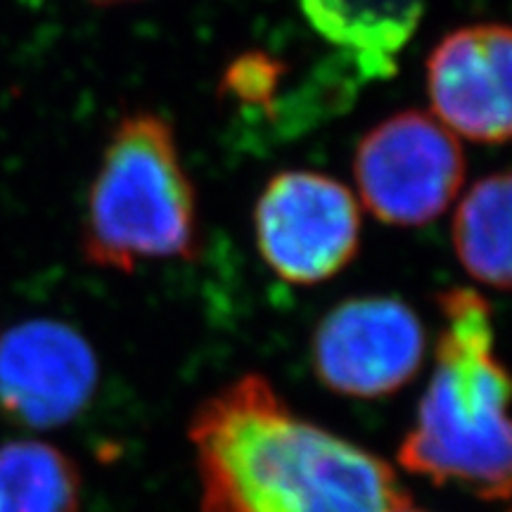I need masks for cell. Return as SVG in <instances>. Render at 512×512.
Masks as SVG:
<instances>
[{
  "label": "cell",
  "instance_id": "1",
  "mask_svg": "<svg viewBox=\"0 0 512 512\" xmlns=\"http://www.w3.org/2000/svg\"><path fill=\"white\" fill-rule=\"evenodd\" d=\"M202 512H394L411 503L387 460L299 418L264 375H242L190 420Z\"/></svg>",
  "mask_w": 512,
  "mask_h": 512
},
{
  "label": "cell",
  "instance_id": "2",
  "mask_svg": "<svg viewBox=\"0 0 512 512\" xmlns=\"http://www.w3.org/2000/svg\"><path fill=\"white\" fill-rule=\"evenodd\" d=\"M437 368L399 463L432 484H460L482 501L510 496V384L496 356L491 304L472 287L439 294Z\"/></svg>",
  "mask_w": 512,
  "mask_h": 512
},
{
  "label": "cell",
  "instance_id": "3",
  "mask_svg": "<svg viewBox=\"0 0 512 512\" xmlns=\"http://www.w3.org/2000/svg\"><path fill=\"white\" fill-rule=\"evenodd\" d=\"M81 249L88 264L133 273L145 259H192L197 200L174 128L159 114L121 119L88 195Z\"/></svg>",
  "mask_w": 512,
  "mask_h": 512
},
{
  "label": "cell",
  "instance_id": "4",
  "mask_svg": "<svg viewBox=\"0 0 512 512\" xmlns=\"http://www.w3.org/2000/svg\"><path fill=\"white\" fill-rule=\"evenodd\" d=\"M361 200L387 226L418 228L451 207L465 181L458 138L430 114L399 112L358 143Z\"/></svg>",
  "mask_w": 512,
  "mask_h": 512
},
{
  "label": "cell",
  "instance_id": "5",
  "mask_svg": "<svg viewBox=\"0 0 512 512\" xmlns=\"http://www.w3.org/2000/svg\"><path fill=\"white\" fill-rule=\"evenodd\" d=\"M256 247L290 285H318L361 245V207L347 185L316 171L273 176L254 207Z\"/></svg>",
  "mask_w": 512,
  "mask_h": 512
},
{
  "label": "cell",
  "instance_id": "6",
  "mask_svg": "<svg viewBox=\"0 0 512 512\" xmlns=\"http://www.w3.org/2000/svg\"><path fill=\"white\" fill-rule=\"evenodd\" d=\"M425 349L422 320L406 302L354 297L320 318L311 337V363L330 392L382 399L418 375Z\"/></svg>",
  "mask_w": 512,
  "mask_h": 512
},
{
  "label": "cell",
  "instance_id": "7",
  "mask_svg": "<svg viewBox=\"0 0 512 512\" xmlns=\"http://www.w3.org/2000/svg\"><path fill=\"white\" fill-rule=\"evenodd\" d=\"M98 356L62 320H27L0 339V411L29 430H53L86 411Z\"/></svg>",
  "mask_w": 512,
  "mask_h": 512
},
{
  "label": "cell",
  "instance_id": "8",
  "mask_svg": "<svg viewBox=\"0 0 512 512\" xmlns=\"http://www.w3.org/2000/svg\"><path fill=\"white\" fill-rule=\"evenodd\" d=\"M432 110L448 131L505 143L512 119V36L503 24H475L441 38L427 60Z\"/></svg>",
  "mask_w": 512,
  "mask_h": 512
},
{
  "label": "cell",
  "instance_id": "9",
  "mask_svg": "<svg viewBox=\"0 0 512 512\" xmlns=\"http://www.w3.org/2000/svg\"><path fill=\"white\" fill-rule=\"evenodd\" d=\"M306 22L356 62L361 76L387 79L418 31L427 0H299Z\"/></svg>",
  "mask_w": 512,
  "mask_h": 512
},
{
  "label": "cell",
  "instance_id": "10",
  "mask_svg": "<svg viewBox=\"0 0 512 512\" xmlns=\"http://www.w3.org/2000/svg\"><path fill=\"white\" fill-rule=\"evenodd\" d=\"M460 266L477 283L510 287V174L484 176L472 185L453 219Z\"/></svg>",
  "mask_w": 512,
  "mask_h": 512
},
{
  "label": "cell",
  "instance_id": "11",
  "mask_svg": "<svg viewBox=\"0 0 512 512\" xmlns=\"http://www.w3.org/2000/svg\"><path fill=\"white\" fill-rule=\"evenodd\" d=\"M81 472L67 453L36 439L0 446V512H79Z\"/></svg>",
  "mask_w": 512,
  "mask_h": 512
},
{
  "label": "cell",
  "instance_id": "12",
  "mask_svg": "<svg viewBox=\"0 0 512 512\" xmlns=\"http://www.w3.org/2000/svg\"><path fill=\"white\" fill-rule=\"evenodd\" d=\"M285 69V62L278 57L264 50H249L228 64L219 93L242 110H266L278 95Z\"/></svg>",
  "mask_w": 512,
  "mask_h": 512
},
{
  "label": "cell",
  "instance_id": "13",
  "mask_svg": "<svg viewBox=\"0 0 512 512\" xmlns=\"http://www.w3.org/2000/svg\"><path fill=\"white\" fill-rule=\"evenodd\" d=\"M95 5H121V3H136V0H91Z\"/></svg>",
  "mask_w": 512,
  "mask_h": 512
},
{
  "label": "cell",
  "instance_id": "14",
  "mask_svg": "<svg viewBox=\"0 0 512 512\" xmlns=\"http://www.w3.org/2000/svg\"><path fill=\"white\" fill-rule=\"evenodd\" d=\"M394 512H425V510H413V508H411V503H408V505H403V508L394 510Z\"/></svg>",
  "mask_w": 512,
  "mask_h": 512
}]
</instances>
